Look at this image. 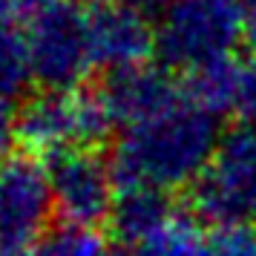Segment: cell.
Returning <instances> with one entry per match:
<instances>
[{
  "instance_id": "6",
  "label": "cell",
  "mask_w": 256,
  "mask_h": 256,
  "mask_svg": "<svg viewBox=\"0 0 256 256\" xmlns=\"http://www.w3.org/2000/svg\"><path fill=\"white\" fill-rule=\"evenodd\" d=\"M49 170L32 156H12L0 164V254H24L49 219Z\"/></svg>"
},
{
  "instance_id": "11",
  "label": "cell",
  "mask_w": 256,
  "mask_h": 256,
  "mask_svg": "<svg viewBox=\"0 0 256 256\" xmlns=\"http://www.w3.org/2000/svg\"><path fill=\"white\" fill-rule=\"evenodd\" d=\"M239 75H242V64H236L233 58L216 60L208 66L187 72L182 92L190 104L202 106L204 112L213 118H219L222 112H228L236 106L239 98Z\"/></svg>"
},
{
  "instance_id": "14",
  "label": "cell",
  "mask_w": 256,
  "mask_h": 256,
  "mask_svg": "<svg viewBox=\"0 0 256 256\" xmlns=\"http://www.w3.org/2000/svg\"><path fill=\"white\" fill-rule=\"evenodd\" d=\"M35 256H110L104 236L95 228L60 224L44 236Z\"/></svg>"
},
{
  "instance_id": "16",
  "label": "cell",
  "mask_w": 256,
  "mask_h": 256,
  "mask_svg": "<svg viewBox=\"0 0 256 256\" xmlns=\"http://www.w3.org/2000/svg\"><path fill=\"white\" fill-rule=\"evenodd\" d=\"M236 110L242 112V118H244V124H248V127H256V55L242 64Z\"/></svg>"
},
{
  "instance_id": "5",
  "label": "cell",
  "mask_w": 256,
  "mask_h": 256,
  "mask_svg": "<svg viewBox=\"0 0 256 256\" xmlns=\"http://www.w3.org/2000/svg\"><path fill=\"white\" fill-rule=\"evenodd\" d=\"M49 184H52V202L66 224L95 228L98 222L110 219L116 196V176L112 164H106L101 156H95L86 147H72L49 162Z\"/></svg>"
},
{
  "instance_id": "12",
  "label": "cell",
  "mask_w": 256,
  "mask_h": 256,
  "mask_svg": "<svg viewBox=\"0 0 256 256\" xmlns=\"http://www.w3.org/2000/svg\"><path fill=\"white\" fill-rule=\"evenodd\" d=\"M116 256H213V244L198 230V224L176 216L152 239L136 244L130 254H116Z\"/></svg>"
},
{
  "instance_id": "3",
  "label": "cell",
  "mask_w": 256,
  "mask_h": 256,
  "mask_svg": "<svg viewBox=\"0 0 256 256\" xmlns=\"http://www.w3.org/2000/svg\"><path fill=\"white\" fill-rule=\"evenodd\" d=\"M193 204L219 228H244L256 219V127L242 124L219 138L193 184Z\"/></svg>"
},
{
  "instance_id": "17",
  "label": "cell",
  "mask_w": 256,
  "mask_h": 256,
  "mask_svg": "<svg viewBox=\"0 0 256 256\" xmlns=\"http://www.w3.org/2000/svg\"><path fill=\"white\" fill-rule=\"evenodd\" d=\"M18 141V112L12 104L0 101V164L12 158V147Z\"/></svg>"
},
{
  "instance_id": "2",
  "label": "cell",
  "mask_w": 256,
  "mask_h": 256,
  "mask_svg": "<svg viewBox=\"0 0 256 256\" xmlns=\"http://www.w3.org/2000/svg\"><path fill=\"white\" fill-rule=\"evenodd\" d=\"M244 40L242 0H178L158 18L156 52L164 70L187 72L233 58Z\"/></svg>"
},
{
  "instance_id": "9",
  "label": "cell",
  "mask_w": 256,
  "mask_h": 256,
  "mask_svg": "<svg viewBox=\"0 0 256 256\" xmlns=\"http://www.w3.org/2000/svg\"><path fill=\"white\" fill-rule=\"evenodd\" d=\"M18 138L32 152L58 156L78 144V92H44L18 112Z\"/></svg>"
},
{
  "instance_id": "20",
  "label": "cell",
  "mask_w": 256,
  "mask_h": 256,
  "mask_svg": "<svg viewBox=\"0 0 256 256\" xmlns=\"http://www.w3.org/2000/svg\"><path fill=\"white\" fill-rule=\"evenodd\" d=\"M244 3V40L256 46V0H242Z\"/></svg>"
},
{
  "instance_id": "15",
  "label": "cell",
  "mask_w": 256,
  "mask_h": 256,
  "mask_svg": "<svg viewBox=\"0 0 256 256\" xmlns=\"http://www.w3.org/2000/svg\"><path fill=\"white\" fill-rule=\"evenodd\" d=\"M213 256H256V230L244 228H219L210 239Z\"/></svg>"
},
{
  "instance_id": "13",
  "label": "cell",
  "mask_w": 256,
  "mask_h": 256,
  "mask_svg": "<svg viewBox=\"0 0 256 256\" xmlns=\"http://www.w3.org/2000/svg\"><path fill=\"white\" fill-rule=\"evenodd\" d=\"M32 81H35V72H32L26 38L12 32L0 40V101L12 104L18 95L26 92Z\"/></svg>"
},
{
  "instance_id": "10",
  "label": "cell",
  "mask_w": 256,
  "mask_h": 256,
  "mask_svg": "<svg viewBox=\"0 0 256 256\" xmlns=\"http://www.w3.org/2000/svg\"><path fill=\"white\" fill-rule=\"evenodd\" d=\"M173 219L176 210L170 208L167 193L152 190V187H121L110 213V224L116 236L132 248L152 239Z\"/></svg>"
},
{
  "instance_id": "7",
  "label": "cell",
  "mask_w": 256,
  "mask_h": 256,
  "mask_svg": "<svg viewBox=\"0 0 256 256\" xmlns=\"http://www.w3.org/2000/svg\"><path fill=\"white\" fill-rule=\"evenodd\" d=\"M86 32L92 66L110 72L138 66L156 49V29L147 24V14L121 0L95 3L92 12H86Z\"/></svg>"
},
{
  "instance_id": "4",
  "label": "cell",
  "mask_w": 256,
  "mask_h": 256,
  "mask_svg": "<svg viewBox=\"0 0 256 256\" xmlns=\"http://www.w3.org/2000/svg\"><path fill=\"white\" fill-rule=\"evenodd\" d=\"M26 49L35 81L46 92H70L92 66L86 12L72 0H58L32 12L26 29Z\"/></svg>"
},
{
  "instance_id": "18",
  "label": "cell",
  "mask_w": 256,
  "mask_h": 256,
  "mask_svg": "<svg viewBox=\"0 0 256 256\" xmlns=\"http://www.w3.org/2000/svg\"><path fill=\"white\" fill-rule=\"evenodd\" d=\"M121 3L132 6V9L141 12V14H164L170 6H176L178 0H121Z\"/></svg>"
},
{
  "instance_id": "8",
  "label": "cell",
  "mask_w": 256,
  "mask_h": 256,
  "mask_svg": "<svg viewBox=\"0 0 256 256\" xmlns=\"http://www.w3.org/2000/svg\"><path fill=\"white\" fill-rule=\"evenodd\" d=\"M98 92L104 98L106 110L112 112L116 124L124 127H136L141 121L158 116L162 110L182 98V90L173 84L167 70L150 64L106 72Z\"/></svg>"
},
{
  "instance_id": "19",
  "label": "cell",
  "mask_w": 256,
  "mask_h": 256,
  "mask_svg": "<svg viewBox=\"0 0 256 256\" xmlns=\"http://www.w3.org/2000/svg\"><path fill=\"white\" fill-rule=\"evenodd\" d=\"M20 14V9L14 6V0H0V40L14 32V18Z\"/></svg>"
},
{
  "instance_id": "1",
  "label": "cell",
  "mask_w": 256,
  "mask_h": 256,
  "mask_svg": "<svg viewBox=\"0 0 256 256\" xmlns=\"http://www.w3.org/2000/svg\"><path fill=\"white\" fill-rule=\"evenodd\" d=\"M219 138L216 118L182 92L158 116L124 130L112 156V176L121 187H152L162 193L196 184Z\"/></svg>"
},
{
  "instance_id": "22",
  "label": "cell",
  "mask_w": 256,
  "mask_h": 256,
  "mask_svg": "<svg viewBox=\"0 0 256 256\" xmlns=\"http://www.w3.org/2000/svg\"><path fill=\"white\" fill-rule=\"evenodd\" d=\"M0 256H35V254H26L24 250V254H0Z\"/></svg>"
},
{
  "instance_id": "21",
  "label": "cell",
  "mask_w": 256,
  "mask_h": 256,
  "mask_svg": "<svg viewBox=\"0 0 256 256\" xmlns=\"http://www.w3.org/2000/svg\"><path fill=\"white\" fill-rule=\"evenodd\" d=\"M49 3H58V0H14V6L20 9V12H38V9H44V6H49Z\"/></svg>"
}]
</instances>
